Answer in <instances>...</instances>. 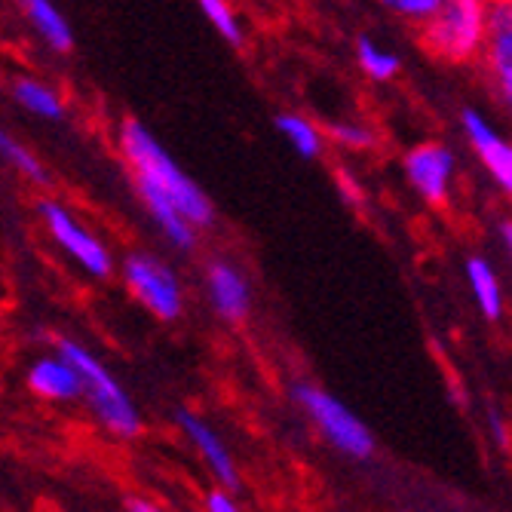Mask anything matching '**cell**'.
I'll return each mask as SVG.
<instances>
[{"mask_svg":"<svg viewBox=\"0 0 512 512\" xmlns=\"http://www.w3.org/2000/svg\"><path fill=\"white\" fill-rule=\"evenodd\" d=\"M120 148L135 172V188H148L169 200L175 212L194 230L209 227L215 221V209L209 197L197 188V181L181 172V166L166 154V148L138 120H126L120 126Z\"/></svg>","mask_w":512,"mask_h":512,"instance_id":"1","label":"cell"},{"mask_svg":"<svg viewBox=\"0 0 512 512\" xmlns=\"http://www.w3.org/2000/svg\"><path fill=\"white\" fill-rule=\"evenodd\" d=\"M59 356L65 362H71V368L77 371L83 399L92 405V411H96V417L105 424L108 433H114L120 439H132V436L142 433V417H138V411H135V402L126 396L120 381L111 375L96 353H89L77 341L62 338Z\"/></svg>","mask_w":512,"mask_h":512,"instance_id":"2","label":"cell"},{"mask_svg":"<svg viewBox=\"0 0 512 512\" xmlns=\"http://www.w3.org/2000/svg\"><path fill=\"white\" fill-rule=\"evenodd\" d=\"M295 399L310 414L316 430L338 451H344L353 460H368L371 454H375V436L368 433V427L341 399H335L332 393H325L313 384H301L295 390Z\"/></svg>","mask_w":512,"mask_h":512,"instance_id":"3","label":"cell"},{"mask_svg":"<svg viewBox=\"0 0 512 512\" xmlns=\"http://www.w3.org/2000/svg\"><path fill=\"white\" fill-rule=\"evenodd\" d=\"M488 37V10L479 0H451L427 25V46L433 53L463 62L473 59Z\"/></svg>","mask_w":512,"mask_h":512,"instance_id":"4","label":"cell"},{"mask_svg":"<svg viewBox=\"0 0 512 512\" xmlns=\"http://www.w3.org/2000/svg\"><path fill=\"white\" fill-rule=\"evenodd\" d=\"M123 283L157 319L172 322L181 316V310H184L181 286H178L175 273L160 258L145 255V252L129 255L123 261Z\"/></svg>","mask_w":512,"mask_h":512,"instance_id":"5","label":"cell"},{"mask_svg":"<svg viewBox=\"0 0 512 512\" xmlns=\"http://www.w3.org/2000/svg\"><path fill=\"white\" fill-rule=\"evenodd\" d=\"M40 215H43V224L50 230V237L92 276H111L114 270V258L108 252V246L92 237L89 230L65 209L59 206L56 200H43L40 203Z\"/></svg>","mask_w":512,"mask_h":512,"instance_id":"6","label":"cell"},{"mask_svg":"<svg viewBox=\"0 0 512 512\" xmlns=\"http://www.w3.org/2000/svg\"><path fill=\"white\" fill-rule=\"evenodd\" d=\"M454 151L439 145V142H427L417 145L408 157H405V175L414 184V191L421 194L427 203H445L448 191H451V178H454Z\"/></svg>","mask_w":512,"mask_h":512,"instance_id":"7","label":"cell"},{"mask_svg":"<svg viewBox=\"0 0 512 512\" xmlns=\"http://www.w3.org/2000/svg\"><path fill=\"white\" fill-rule=\"evenodd\" d=\"M175 421L181 427V433L191 439V445L197 448V454L203 457V463L209 467V473L224 485V491H234L240 485V470H237V463L234 457H230L224 439L203 421L200 414L188 411V408H178L175 411Z\"/></svg>","mask_w":512,"mask_h":512,"instance_id":"8","label":"cell"},{"mask_svg":"<svg viewBox=\"0 0 512 512\" xmlns=\"http://www.w3.org/2000/svg\"><path fill=\"white\" fill-rule=\"evenodd\" d=\"M463 132H467L473 151L485 163L488 175L500 184L503 191H512V148L506 145V138L494 132V126L473 108L463 111Z\"/></svg>","mask_w":512,"mask_h":512,"instance_id":"9","label":"cell"},{"mask_svg":"<svg viewBox=\"0 0 512 512\" xmlns=\"http://www.w3.org/2000/svg\"><path fill=\"white\" fill-rule=\"evenodd\" d=\"M206 289H209V301L212 307L224 316V319H243L252 307V295H249V283L243 279V273L227 264V261H212L206 270Z\"/></svg>","mask_w":512,"mask_h":512,"instance_id":"10","label":"cell"},{"mask_svg":"<svg viewBox=\"0 0 512 512\" xmlns=\"http://www.w3.org/2000/svg\"><path fill=\"white\" fill-rule=\"evenodd\" d=\"M28 387L37 396L50 399V402H74V399L83 396L77 371L59 353L56 356H40L31 365V371H28Z\"/></svg>","mask_w":512,"mask_h":512,"instance_id":"11","label":"cell"},{"mask_svg":"<svg viewBox=\"0 0 512 512\" xmlns=\"http://www.w3.org/2000/svg\"><path fill=\"white\" fill-rule=\"evenodd\" d=\"M488 62L491 71L500 83L503 99L512 96V13L509 7L494 10V16L488 19Z\"/></svg>","mask_w":512,"mask_h":512,"instance_id":"12","label":"cell"},{"mask_svg":"<svg viewBox=\"0 0 512 512\" xmlns=\"http://www.w3.org/2000/svg\"><path fill=\"white\" fill-rule=\"evenodd\" d=\"M25 10V19L31 22V28L46 40V46L56 53H68L74 46V31L68 25V19L62 16L59 7H53L50 0H28L22 4Z\"/></svg>","mask_w":512,"mask_h":512,"instance_id":"13","label":"cell"},{"mask_svg":"<svg viewBox=\"0 0 512 512\" xmlns=\"http://www.w3.org/2000/svg\"><path fill=\"white\" fill-rule=\"evenodd\" d=\"M138 194H142V200H145V206H148L154 224L163 230L166 240H169L172 246H178V249H184V252L194 249V243H197V230L175 212V206H172L169 200H163L160 194H154V191H148V188H138Z\"/></svg>","mask_w":512,"mask_h":512,"instance_id":"14","label":"cell"},{"mask_svg":"<svg viewBox=\"0 0 512 512\" xmlns=\"http://www.w3.org/2000/svg\"><path fill=\"white\" fill-rule=\"evenodd\" d=\"M467 283L473 289V298H476L482 316L491 322L500 319L503 316V289H500L497 270L485 258H470L467 261Z\"/></svg>","mask_w":512,"mask_h":512,"instance_id":"15","label":"cell"},{"mask_svg":"<svg viewBox=\"0 0 512 512\" xmlns=\"http://www.w3.org/2000/svg\"><path fill=\"white\" fill-rule=\"evenodd\" d=\"M13 99L34 117H43V120H62L65 117V102L59 92L43 83V80H34V77H22L16 80L13 86Z\"/></svg>","mask_w":512,"mask_h":512,"instance_id":"16","label":"cell"},{"mask_svg":"<svg viewBox=\"0 0 512 512\" xmlns=\"http://www.w3.org/2000/svg\"><path fill=\"white\" fill-rule=\"evenodd\" d=\"M276 129L283 132L286 142L307 160L322 154V132L301 114H279L276 117Z\"/></svg>","mask_w":512,"mask_h":512,"instance_id":"17","label":"cell"},{"mask_svg":"<svg viewBox=\"0 0 512 512\" xmlns=\"http://www.w3.org/2000/svg\"><path fill=\"white\" fill-rule=\"evenodd\" d=\"M0 160H4L7 166H13L16 172H22L25 178L37 181V184L50 181V175H46L43 163L37 160V154H31L22 142H16V138L7 129H0Z\"/></svg>","mask_w":512,"mask_h":512,"instance_id":"18","label":"cell"},{"mask_svg":"<svg viewBox=\"0 0 512 512\" xmlns=\"http://www.w3.org/2000/svg\"><path fill=\"white\" fill-rule=\"evenodd\" d=\"M356 59H359L362 71L371 80H393L399 74V56L381 50V46L371 40V37H359V43H356Z\"/></svg>","mask_w":512,"mask_h":512,"instance_id":"19","label":"cell"},{"mask_svg":"<svg viewBox=\"0 0 512 512\" xmlns=\"http://www.w3.org/2000/svg\"><path fill=\"white\" fill-rule=\"evenodd\" d=\"M200 13L212 22V28H215L230 46H243L246 34H243V25H240L234 7H227L224 0H203V4H200Z\"/></svg>","mask_w":512,"mask_h":512,"instance_id":"20","label":"cell"},{"mask_svg":"<svg viewBox=\"0 0 512 512\" xmlns=\"http://www.w3.org/2000/svg\"><path fill=\"white\" fill-rule=\"evenodd\" d=\"M445 0H387V7L399 16L417 19V22H430L439 10H442Z\"/></svg>","mask_w":512,"mask_h":512,"instance_id":"21","label":"cell"},{"mask_svg":"<svg viewBox=\"0 0 512 512\" xmlns=\"http://www.w3.org/2000/svg\"><path fill=\"white\" fill-rule=\"evenodd\" d=\"M332 138L338 145L344 148H356V151H365L375 145V135H371V129L359 126V123H335L332 126Z\"/></svg>","mask_w":512,"mask_h":512,"instance_id":"22","label":"cell"},{"mask_svg":"<svg viewBox=\"0 0 512 512\" xmlns=\"http://www.w3.org/2000/svg\"><path fill=\"white\" fill-rule=\"evenodd\" d=\"M206 512H243V509L227 491H212V494H206Z\"/></svg>","mask_w":512,"mask_h":512,"instance_id":"23","label":"cell"},{"mask_svg":"<svg viewBox=\"0 0 512 512\" xmlns=\"http://www.w3.org/2000/svg\"><path fill=\"white\" fill-rule=\"evenodd\" d=\"M126 512H163L157 503L145 500V497H129L126 500Z\"/></svg>","mask_w":512,"mask_h":512,"instance_id":"24","label":"cell"},{"mask_svg":"<svg viewBox=\"0 0 512 512\" xmlns=\"http://www.w3.org/2000/svg\"><path fill=\"white\" fill-rule=\"evenodd\" d=\"M500 240H503L506 249L512 246V224L509 221H500Z\"/></svg>","mask_w":512,"mask_h":512,"instance_id":"25","label":"cell"}]
</instances>
